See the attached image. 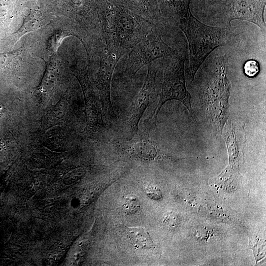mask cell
Instances as JSON below:
<instances>
[{"mask_svg":"<svg viewBox=\"0 0 266 266\" xmlns=\"http://www.w3.org/2000/svg\"><path fill=\"white\" fill-rule=\"evenodd\" d=\"M184 33L189 44L190 65L187 75L193 81L200 66L209 54L219 47H233L240 42L236 27H217L206 25L189 11L178 26Z\"/></svg>","mask_w":266,"mask_h":266,"instance_id":"obj_1","label":"cell"},{"mask_svg":"<svg viewBox=\"0 0 266 266\" xmlns=\"http://www.w3.org/2000/svg\"><path fill=\"white\" fill-rule=\"evenodd\" d=\"M99 17L102 42L121 57L156 28L132 12L118 11L105 5Z\"/></svg>","mask_w":266,"mask_h":266,"instance_id":"obj_2","label":"cell"},{"mask_svg":"<svg viewBox=\"0 0 266 266\" xmlns=\"http://www.w3.org/2000/svg\"><path fill=\"white\" fill-rule=\"evenodd\" d=\"M266 0H219L196 11L207 20L219 21L231 27L234 20H242L258 26L265 34L264 11Z\"/></svg>","mask_w":266,"mask_h":266,"instance_id":"obj_3","label":"cell"},{"mask_svg":"<svg viewBox=\"0 0 266 266\" xmlns=\"http://www.w3.org/2000/svg\"><path fill=\"white\" fill-rule=\"evenodd\" d=\"M166 26L155 28L142 40L134 46L125 59L122 77L131 82L136 73L153 61L172 57L180 50L170 47L162 38Z\"/></svg>","mask_w":266,"mask_h":266,"instance_id":"obj_4","label":"cell"},{"mask_svg":"<svg viewBox=\"0 0 266 266\" xmlns=\"http://www.w3.org/2000/svg\"><path fill=\"white\" fill-rule=\"evenodd\" d=\"M184 51L168 57L164 67V74L160 100L152 116L156 122L157 116L163 106L170 100L180 101L186 107L190 115L193 114L191 104V96L187 91L185 79Z\"/></svg>","mask_w":266,"mask_h":266,"instance_id":"obj_5","label":"cell"},{"mask_svg":"<svg viewBox=\"0 0 266 266\" xmlns=\"http://www.w3.org/2000/svg\"><path fill=\"white\" fill-rule=\"evenodd\" d=\"M168 57L153 61L148 64L147 73L140 90L134 97L127 118V127L131 138L138 132V125L159 85L158 79L163 71Z\"/></svg>","mask_w":266,"mask_h":266,"instance_id":"obj_6","label":"cell"},{"mask_svg":"<svg viewBox=\"0 0 266 266\" xmlns=\"http://www.w3.org/2000/svg\"><path fill=\"white\" fill-rule=\"evenodd\" d=\"M95 52L93 61L97 68L96 86L104 112L114 119L116 116L111 103V83L115 68L122 57L111 51L103 42L96 45Z\"/></svg>","mask_w":266,"mask_h":266,"instance_id":"obj_7","label":"cell"},{"mask_svg":"<svg viewBox=\"0 0 266 266\" xmlns=\"http://www.w3.org/2000/svg\"><path fill=\"white\" fill-rule=\"evenodd\" d=\"M116 146L123 153L145 161L157 158L159 152L153 141L138 133L128 140L116 143Z\"/></svg>","mask_w":266,"mask_h":266,"instance_id":"obj_8","label":"cell"},{"mask_svg":"<svg viewBox=\"0 0 266 266\" xmlns=\"http://www.w3.org/2000/svg\"><path fill=\"white\" fill-rule=\"evenodd\" d=\"M79 77L82 82L84 93L86 94L88 130L92 133L100 134L105 130V127L100 108L85 76L79 72Z\"/></svg>","mask_w":266,"mask_h":266,"instance_id":"obj_9","label":"cell"},{"mask_svg":"<svg viewBox=\"0 0 266 266\" xmlns=\"http://www.w3.org/2000/svg\"><path fill=\"white\" fill-rule=\"evenodd\" d=\"M160 12L167 26L178 27L190 10L191 0H158Z\"/></svg>","mask_w":266,"mask_h":266,"instance_id":"obj_10","label":"cell"},{"mask_svg":"<svg viewBox=\"0 0 266 266\" xmlns=\"http://www.w3.org/2000/svg\"><path fill=\"white\" fill-rule=\"evenodd\" d=\"M42 22L41 12L37 9H31L29 14L24 18L20 28L13 33L16 38V42L25 34L39 29Z\"/></svg>","mask_w":266,"mask_h":266,"instance_id":"obj_11","label":"cell"},{"mask_svg":"<svg viewBox=\"0 0 266 266\" xmlns=\"http://www.w3.org/2000/svg\"><path fill=\"white\" fill-rule=\"evenodd\" d=\"M126 228L134 248L148 249L153 247V242L145 229L127 227Z\"/></svg>","mask_w":266,"mask_h":266,"instance_id":"obj_12","label":"cell"},{"mask_svg":"<svg viewBox=\"0 0 266 266\" xmlns=\"http://www.w3.org/2000/svg\"><path fill=\"white\" fill-rule=\"evenodd\" d=\"M21 49L0 53V70L10 68L19 62L21 57Z\"/></svg>","mask_w":266,"mask_h":266,"instance_id":"obj_13","label":"cell"},{"mask_svg":"<svg viewBox=\"0 0 266 266\" xmlns=\"http://www.w3.org/2000/svg\"><path fill=\"white\" fill-rule=\"evenodd\" d=\"M122 207L126 214H133L139 210L140 202L136 196L130 194L124 198Z\"/></svg>","mask_w":266,"mask_h":266,"instance_id":"obj_14","label":"cell"},{"mask_svg":"<svg viewBox=\"0 0 266 266\" xmlns=\"http://www.w3.org/2000/svg\"><path fill=\"white\" fill-rule=\"evenodd\" d=\"M244 72L247 76L253 77L256 76L259 71L258 63L253 60H250L245 62L244 65Z\"/></svg>","mask_w":266,"mask_h":266,"instance_id":"obj_15","label":"cell"},{"mask_svg":"<svg viewBox=\"0 0 266 266\" xmlns=\"http://www.w3.org/2000/svg\"><path fill=\"white\" fill-rule=\"evenodd\" d=\"M145 191L147 196L153 200H158L162 198L161 191L154 185H148Z\"/></svg>","mask_w":266,"mask_h":266,"instance_id":"obj_16","label":"cell"},{"mask_svg":"<svg viewBox=\"0 0 266 266\" xmlns=\"http://www.w3.org/2000/svg\"><path fill=\"white\" fill-rule=\"evenodd\" d=\"M219 0H191L192 8L195 11L198 10L203 7Z\"/></svg>","mask_w":266,"mask_h":266,"instance_id":"obj_17","label":"cell"},{"mask_svg":"<svg viewBox=\"0 0 266 266\" xmlns=\"http://www.w3.org/2000/svg\"><path fill=\"white\" fill-rule=\"evenodd\" d=\"M168 218H169V219L170 221H171V218H170V217H169ZM170 222H171V223H170V224H171V226H172V223H171V222H172V223H173V222H172V221H171ZM173 224H174V223H173Z\"/></svg>","mask_w":266,"mask_h":266,"instance_id":"obj_18","label":"cell"}]
</instances>
